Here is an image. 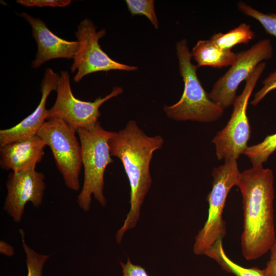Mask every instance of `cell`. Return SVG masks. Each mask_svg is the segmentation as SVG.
<instances>
[{
	"label": "cell",
	"mask_w": 276,
	"mask_h": 276,
	"mask_svg": "<svg viewBox=\"0 0 276 276\" xmlns=\"http://www.w3.org/2000/svg\"><path fill=\"white\" fill-rule=\"evenodd\" d=\"M56 91V99L53 106L48 109V119L60 118L77 131L80 128H91L98 123L101 116L100 106L123 93V89L121 87H114L108 95L103 98L99 97L93 102L79 100L72 91L68 73L61 71Z\"/></svg>",
	"instance_id": "30bf717a"
},
{
	"label": "cell",
	"mask_w": 276,
	"mask_h": 276,
	"mask_svg": "<svg viewBox=\"0 0 276 276\" xmlns=\"http://www.w3.org/2000/svg\"><path fill=\"white\" fill-rule=\"evenodd\" d=\"M266 66L260 63L246 81L242 93L237 96L231 118L226 126L213 139L218 160L237 159L248 147L250 127L247 116L248 103L256 84Z\"/></svg>",
	"instance_id": "52a82bcc"
},
{
	"label": "cell",
	"mask_w": 276,
	"mask_h": 276,
	"mask_svg": "<svg viewBox=\"0 0 276 276\" xmlns=\"http://www.w3.org/2000/svg\"><path fill=\"white\" fill-rule=\"evenodd\" d=\"M46 146L37 135L0 146V167L13 172L34 170Z\"/></svg>",
	"instance_id": "5bb4252c"
},
{
	"label": "cell",
	"mask_w": 276,
	"mask_h": 276,
	"mask_svg": "<svg viewBox=\"0 0 276 276\" xmlns=\"http://www.w3.org/2000/svg\"><path fill=\"white\" fill-rule=\"evenodd\" d=\"M238 8L244 15L258 20L267 33L276 38V13H264L242 1L238 3Z\"/></svg>",
	"instance_id": "d6986e66"
},
{
	"label": "cell",
	"mask_w": 276,
	"mask_h": 276,
	"mask_svg": "<svg viewBox=\"0 0 276 276\" xmlns=\"http://www.w3.org/2000/svg\"><path fill=\"white\" fill-rule=\"evenodd\" d=\"M44 179V174L35 170L9 174L4 210L14 222L21 220L28 202H31L35 208L42 204L45 189Z\"/></svg>",
	"instance_id": "8fae6325"
},
{
	"label": "cell",
	"mask_w": 276,
	"mask_h": 276,
	"mask_svg": "<svg viewBox=\"0 0 276 276\" xmlns=\"http://www.w3.org/2000/svg\"><path fill=\"white\" fill-rule=\"evenodd\" d=\"M272 171L253 167L239 174L236 186L242 197L243 229L241 247L247 260H256L269 250L276 239Z\"/></svg>",
	"instance_id": "6da1fadb"
},
{
	"label": "cell",
	"mask_w": 276,
	"mask_h": 276,
	"mask_svg": "<svg viewBox=\"0 0 276 276\" xmlns=\"http://www.w3.org/2000/svg\"><path fill=\"white\" fill-rule=\"evenodd\" d=\"M255 36V34L251 30L250 26L241 23L225 33L219 32L214 34L210 39L219 48L231 50L237 44H247Z\"/></svg>",
	"instance_id": "e0dca14e"
},
{
	"label": "cell",
	"mask_w": 276,
	"mask_h": 276,
	"mask_svg": "<svg viewBox=\"0 0 276 276\" xmlns=\"http://www.w3.org/2000/svg\"><path fill=\"white\" fill-rule=\"evenodd\" d=\"M105 29L97 30V27L89 18L81 21L75 32L79 43L71 66L72 73L77 71L74 77L75 82H79L85 76L99 72L111 70L135 71L137 66L121 63L111 58L103 51L99 43V39L105 36Z\"/></svg>",
	"instance_id": "9c48e42d"
},
{
	"label": "cell",
	"mask_w": 276,
	"mask_h": 276,
	"mask_svg": "<svg viewBox=\"0 0 276 276\" xmlns=\"http://www.w3.org/2000/svg\"><path fill=\"white\" fill-rule=\"evenodd\" d=\"M0 252L7 256L11 257L14 254V249L12 246L5 242H0Z\"/></svg>",
	"instance_id": "484cf974"
},
{
	"label": "cell",
	"mask_w": 276,
	"mask_h": 276,
	"mask_svg": "<svg viewBox=\"0 0 276 276\" xmlns=\"http://www.w3.org/2000/svg\"><path fill=\"white\" fill-rule=\"evenodd\" d=\"M191 53L198 67L222 68L231 66L236 60V53L231 50L219 48L210 38L198 40Z\"/></svg>",
	"instance_id": "9a60e30c"
},
{
	"label": "cell",
	"mask_w": 276,
	"mask_h": 276,
	"mask_svg": "<svg viewBox=\"0 0 276 276\" xmlns=\"http://www.w3.org/2000/svg\"><path fill=\"white\" fill-rule=\"evenodd\" d=\"M20 15L31 26L32 36L37 44V53L31 63L33 68H37L54 59H73L79 47L78 41H67L57 36L39 18L26 12H22Z\"/></svg>",
	"instance_id": "7c38bea8"
},
{
	"label": "cell",
	"mask_w": 276,
	"mask_h": 276,
	"mask_svg": "<svg viewBox=\"0 0 276 276\" xmlns=\"http://www.w3.org/2000/svg\"><path fill=\"white\" fill-rule=\"evenodd\" d=\"M262 87L257 92L251 104L257 105L269 92L276 89V70L270 73L262 82Z\"/></svg>",
	"instance_id": "7402d4cb"
},
{
	"label": "cell",
	"mask_w": 276,
	"mask_h": 276,
	"mask_svg": "<svg viewBox=\"0 0 276 276\" xmlns=\"http://www.w3.org/2000/svg\"><path fill=\"white\" fill-rule=\"evenodd\" d=\"M120 263L122 268V276H149L143 267L133 264L129 258L126 263Z\"/></svg>",
	"instance_id": "cb8c5ba5"
},
{
	"label": "cell",
	"mask_w": 276,
	"mask_h": 276,
	"mask_svg": "<svg viewBox=\"0 0 276 276\" xmlns=\"http://www.w3.org/2000/svg\"><path fill=\"white\" fill-rule=\"evenodd\" d=\"M59 75L50 68L45 69L41 83L42 94L40 102L34 111L14 126L0 130V146L12 142L24 140L37 134L48 118L45 108L48 97L51 92L56 90Z\"/></svg>",
	"instance_id": "4fadbf2b"
},
{
	"label": "cell",
	"mask_w": 276,
	"mask_h": 276,
	"mask_svg": "<svg viewBox=\"0 0 276 276\" xmlns=\"http://www.w3.org/2000/svg\"><path fill=\"white\" fill-rule=\"evenodd\" d=\"M71 0H17V3L24 7H65L71 3Z\"/></svg>",
	"instance_id": "603a6c76"
},
{
	"label": "cell",
	"mask_w": 276,
	"mask_h": 276,
	"mask_svg": "<svg viewBox=\"0 0 276 276\" xmlns=\"http://www.w3.org/2000/svg\"><path fill=\"white\" fill-rule=\"evenodd\" d=\"M176 51L184 89L178 101L164 107L165 113L177 121L210 123L217 121L223 115L224 109L211 100L202 87L197 75L198 67L192 63V56L186 39L176 43Z\"/></svg>",
	"instance_id": "3957f363"
},
{
	"label": "cell",
	"mask_w": 276,
	"mask_h": 276,
	"mask_svg": "<svg viewBox=\"0 0 276 276\" xmlns=\"http://www.w3.org/2000/svg\"><path fill=\"white\" fill-rule=\"evenodd\" d=\"M163 144L160 135L148 136L133 120L128 121L124 129L115 132L109 140L110 155L121 160L130 187V210L116 233L119 244L125 232L133 228L139 220L141 206L152 183L150 164L152 155Z\"/></svg>",
	"instance_id": "7a4b0ae2"
},
{
	"label": "cell",
	"mask_w": 276,
	"mask_h": 276,
	"mask_svg": "<svg viewBox=\"0 0 276 276\" xmlns=\"http://www.w3.org/2000/svg\"><path fill=\"white\" fill-rule=\"evenodd\" d=\"M19 231L21 235L22 247L26 256L27 276H42L44 264L50 256L38 254L30 248L25 242L24 230L20 229Z\"/></svg>",
	"instance_id": "ffe728a7"
},
{
	"label": "cell",
	"mask_w": 276,
	"mask_h": 276,
	"mask_svg": "<svg viewBox=\"0 0 276 276\" xmlns=\"http://www.w3.org/2000/svg\"><path fill=\"white\" fill-rule=\"evenodd\" d=\"M270 39H262L249 49L236 53L235 62L215 83L209 94L211 100L223 109L233 104L239 84L248 79L258 65L273 56Z\"/></svg>",
	"instance_id": "ba28073f"
},
{
	"label": "cell",
	"mask_w": 276,
	"mask_h": 276,
	"mask_svg": "<svg viewBox=\"0 0 276 276\" xmlns=\"http://www.w3.org/2000/svg\"><path fill=\"white\" fill-rule=\"evenodd\" d=\"M127 8L132 16L144 15L156 29H158V21L155 12L153 0H126Z\"/></svg>",
	"instance_id": "44dd1931"
},
{
	"label": "cell",
	"mask_w": 276,
	"mask_h": 276,
	"mask_svg": "<svg viewBox=\"0 0 276 276\" xmlns=\"http://www.w3.org/2000/svg\"><path fill=\"white\" fill-rule=\"evenodd\" d=\"M270 251V258L264 270L266 276H276V239L273 243Z\"/></svg>",
	"instance_id": "d4e9b609"
},
{
	"label": "cell",
	"mask_w": 276,
	"mask_h": 276,
	"mask_svg": "<svg viewBox=\"0 0 276 276\" xmlns=\"http://www.w3.org/2000/svg\"><path fill=\"white\" fill-rule=\"evenodd\" d=\"M76 132L64 120L54 117L47 120L37 134L51 149L65 186L74 191L80 189L79 175L83 166L81 147Z\"/></svg>",
	"instance_id": "8992f818"
},
{
	"label": "cell",
	"mask_w": 276,
	"mask_h": 276,
	"mask_svg": "<svg viewBox=\"0 0 276 276\" xmlns=\"http://www.w3.org/2000/svg\"><path fill=\"white\" fill-rule=\"evenodd\" d=\"M204 255L215 260L223 270L236 276H266L264 269L245 268L233 261L225 252L222 240L217 241Z\"/></svg>",
	"instance_id": "2e32d148"
},
{
	"label": "cell",
	"mask_w": 276,
	"mask_h": 276,
	"mask_svg": "<svg viewBox=\"0 0 276 276\" xmlns=\"http://www.w3.org/2000/svg\"><path fill=\"white\" fill-rule=\"evenodd\" d=\"M115 132L105 130L98 122L90 128L77 130L82 151L84 180L77 203L84 211L90 208L91 195L103 206L106 200L103 194L104 176L107 166L113 163L108 141Z\"/></svg>",
	"instance_id": "277c9868"
},
{
	"label": "cell",
	"mask_w": 276,
	"mask_h": 276,
	"mask_svg": "<svg viewBox=\"0 0 276 276\" xmlns=\"http://www.w3.org/2000/svg\"><path fill=\"white\" fill-rule=\"evenodd\" d=\"M276 151V132L265 137L261 143L248 146L243 154L247 156L253 167L263 166Z\"/></svg>",
	"instance_id": "ac0fdd59"
},
{
	"label": "cell",
	"mask_w": 276,
	"mask_h": 276,
	"mask_svg": "<svg viewBox=\"0 0 276 276\" xmlns=\"http://www.w3.org/2000/svg\"><path fill=\"white\" fill-rule=\"evenodd\" d=\"M240 172L237 159H229L224 164L213 168L212 189L208 195V218L195 238L193 250L196 255H204L217 241L226 234L225 223L222 217L227 196L236 186Z\"/></svg>",
	"instance_id": "5b68a950"
}]
</instances>
